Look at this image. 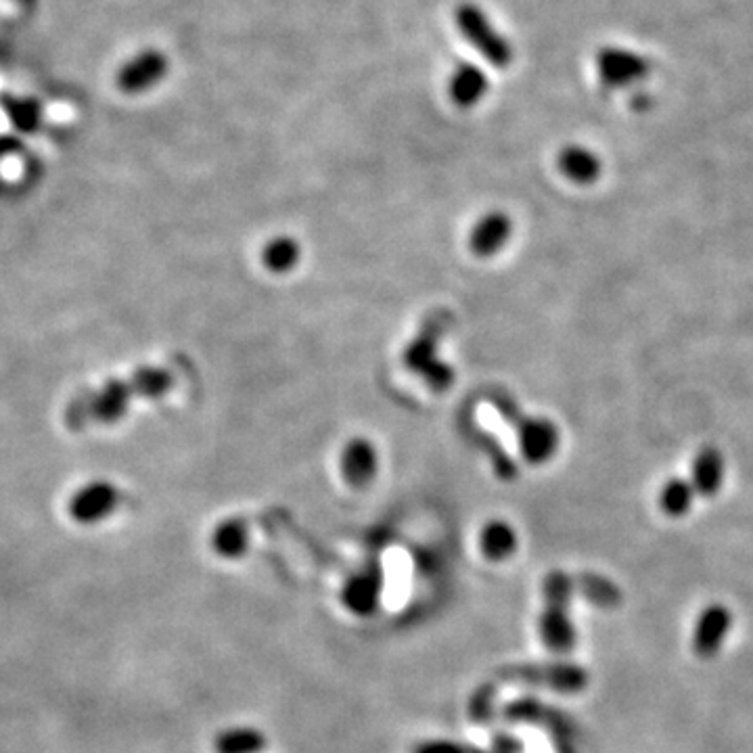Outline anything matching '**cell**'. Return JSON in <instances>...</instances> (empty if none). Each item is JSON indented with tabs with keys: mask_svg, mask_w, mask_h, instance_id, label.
Masks as SVG:
<instances>
[{
	"mask_svg": "<svg viewBox=\"0 0 753 753\" xmlns=\"http://www.w3.org/2000/svg\"><path fill=\"white\" fill-rule=\"evenodd\" d=\"M173 387V375L162 369H141L126 379L107 381L103 387L72 400L65 410V425L74 432L90 425L116 423L132 398H159Z\"/></svg>",
	"mask_w": 753,
	"mask_h": 753,
	"instance_id": "6da1fadb",
	"label": "cell"
},
{
	"mask_svg": "<svg viewBox=\"0 0 753 753\" xmlns=\"http://www.w3.org/2000/svg\"><path fill=\"white\" fill-rule=\"evenodd\" d=\"M574 590L576 582L565 572H551L545 579L540 637L554 653H567L576 647V628L570 617V601Z\"/></svg>",
	"mask_w": 753,
	"mask_h": 753,
	"instance_id": "7a4b0ae2",
	"label": "cell"
},
{
	"mask_svg": "<svg viewBox=\"0 0 753 753\" xmlns=\"http://www.w3.org/2000/svg\"><path fill=\"white\" fill-rule=\"evenodd\" d=\"M450 324L448 312H435L423 322L417 337L405 352V365L417 375L423 376L434 392H446L455 383V371L439 360L437 344L442 333Z\"/></svg>",
	"mask_w": 753,
	"mask_h": 753,
	"instance_id": "3957f363",
	"label": "cell"
},
{
	"mask_svg": "<svg viewBox=\"0 0 753 753\" xmlns=\"http://www.w3.org/2000/svg\"><path fill=\"white\" fill-rule=\"evenodd\" d=\"M455 24L469 42L496 69H509L515 59L509 38L494 26L490 15L475 2H461L455 11Z\"/></svg>",
	"mask_w": 753,
	"mask_h": 753,
	"instance_id": "277c9868",
	"label": "cell"
},
{
	"mask_svg": "<svg viewBox=\"0 0 753 753\" xmlns=\"http://www.w3.org/2000/svg\"><path fill=\"white\" fill-rule=\"evenodd\" d=\"M498 408L505 419L518 430L523 459L529 464L551 461L561 444L559 427L545 417H523L522 410L507 398L498 400Z\"/></svg>",
	"mask_w": 753,
	"mask_h": 753,
	"instance_id": "5b68a950",
	"label": "cell"
},
{
	"mask_svg": "<svg viewBox=\"0 0 753 753\" xmlns=\"http://www.w3.org/2000/svg\"><path fill=\"white\" fill-rule=\"evenodd\" d=\"M502 680L545 687L563 695H574L586 689L588 672L574 664H525L505 667L498 672Z\"/></svg>",
	"mask_w": 753,
	"mask_h": 753,
	"instance_id": "8992f818",
	"label": "cell"
},
{
	"mask_svg": "<svg viewBox=\"0 0 753 753\" xmlns=\"http://www.w3.org/2000/svg\"><path fill=\"white\" fill-rule=\"evenodd\" d=\"M595 69L608 88H633L649 78L651 63L630 49L603 47L595 55Z\"/></svg>",
	"mask_w": 753,
	"mask_h": 753,
	"instance_id": "52a82bcc",
	"label": "cell"
},
{
	"mask_svg": "<svg viewBox=\"0 0 753 753\" xmlns=\"http://www.w3.org/2000/svg\"><path fill=\"white\" fill-rule=\"evenodd\" d=\"M170 74V59L159 49H145L117 69L116 85L124 94H143L164 82Z\"/></svg>",
	"mask_w": 753,
	"mask_h": 753,
	"instance_id": "ba28073f",
	"label": "cell"
},
{
	"mask_svg": "<svg viewBox=\"0 0 753 753\" xmlns=\"http://www.w3.org/2000/svg\"><path fill=\"white\" fill-rule=\"evenodd\" d=\"M119 505V493L110 482H92L74 494L69 502L72 520L85 525L103 522Z\"/></svg>",
	"mask_w": 753,
	"mask_h": 753,
	"instance_id": "9c48e42d",
	"label": "cell"
},
{
	"mask_svg": "<svg viewBox=\"0 0 753 753\" xmlns=\"http://www.w3.org/2000/svg\"><path fill=\"white\" fill-rule=\"evenodd\" d=\"M446 92L459 110H473L490 92V76L480 65L461 61L446 80Z\"/></svg>",
	"mask_w": 753,
	"mask_h": 753,
	"instance_id": "30bf717a",
	"label": "cell"
},
{
	"mask_svg": "<svg viewBox=\"0 0 753 753\" xmlns=\"http://www.w3.org/2000/svg\"><path fill=\"white\" fill-rule=\"evenodd\" d=\"M732 626V613L714 603L703 609L697 617L695 633H693V651L699 660H714L723 644H725L728 630Z\"/></svg>",
	"mask_w": 753,
	"mask_h": 753,
	"instance_id": "8fae6325",
	"label": "cell"
},
{
	"mask_svg": "<svg viewBox=\"0 0 753 753\" xmlns=\"http://www.w3.org/2000/svg\"><path fill=\"white\" fill-rule=\"evenodd\" d=\"M513 222L505 212H488L473 227L471 232V252L480 258H493L511 239Z\"/></svg>",
	"mask_w": 753,
	"mask_h": 753,
	"instance_id": "7c38bea8",
	"label": "cell"
},
{
	"mask_svg": "<svg viewBox=\"0 0 753 753\" xmlns=\"http://www.w3.org/2000/svg\"><path fill=\"white\" fill-rule=\"evenodd\" d=\"M557 168L570 182L579 187H590L603 175L601 157L584 145L563 146L557 155Z\"/></svg>",
	"mask_w": 753,
	"mask_h": 753,
	"instance_id": "4fadbf2b",
	"label": "cell"
},
{
	"mask_svg": "<svg viewBox=\"0 0 753 753\" xmlns=\"http://www.w3.org/2000/svg\"><path fill=\"white\" fill-rule=\"evenodd\" d=\"M726 477L725 455L716 446H703L697 450L691 463V484L699 496L712 498L723 490Z\"/></svg>",
	"mask_w": 753,
	"mask_h": 753,
	"instance_id": "5bb4252c",
	"label": "cell"
},
{
	"mask_svg": "<svg viewBox=\"0 0 753 753\" xmlns=\"http://www.w3.org/2000/svg\"><path fill=\"white\" fill-rule=\"evenodd\" d=\"M376 467H379V459H376L375 446L369 439L354 437L352 442H348L342 455V473L349 486L367 488L375 480Z\"/></svg>",
	"mask_w": 753,
	"mask_h": 753,
	"instance_id": "9a60e30c",
	"label": "cell"
},
{
	"mask_svg": "<svg viewBox=\"0 0 753 753\" xmlns=\"http://www.w3.org/2000/svg\"><path fill=\"white\" fill-rule=\"evenodd\" d=\"M381 579L376 572H365L349 579L344 588V603L356 615H367L376 608Z\"/></svg>",
	"mask_w": 753,
	"mask_h": 753,
	"instance_id": "2e32d148",
	"label": "cell"
},
{
	"mask_svg": "<svg viewBox=\"0 0 753 753\" xmlns=\"http://www.w3.org/2000/svg\"><path fill=\"white\" fill-rule=\"evenodd\" d=\"M695 496V488L689 480L669 477L660 490V509L664 511V515L672 518V520L685 518L691 511Z\"/></svg>",
	"mask_w": 753,
	"mask_h": 753,
	"instance_id": "e0dca14e",
	"label": "cell"
},
{
	"mask_svg": "<svg viewBox=\"0 0 753 753\" xmlns=\"http://www.w3.org/2000/svg\"><path fill=\"white\" fill-rule=\"evenodd\" d=\"M480 547L486 559L505 561L518 549V534L507 522H490L482 529Z\"/></svg>",
	"mask_w": 753,
	"mask_h": 753,
	"instance_id": "ac0fdd59",
	"label": "cell"
},
{
	"mask_svg": "<svg viewBox=\"0 0 753 753\" xmlns=\"http://www.w3.org/2000/svg\"><path fill=\"white\" fill-rule=\"evenodd\" d=\"M212 547L220 557L239 559L247 551V527L239 520L222 522L212 534Z\"/></svg>",
	"mask_w": 753,
	"mask_h": 753,
	"instance_id": "d6986e66",
	"label": "cell"
},
{
	"mask_svg": "<svg viewBox=\"0 0 753 753\" xmlns=\"http://www.w3.org/2000/svg\"><path fill=\"white\" fill-rule=\"evenodd\" d=\"M266 745V739L256 728H231L216 737L214 752L216 753H260Z\"/></svg>",
	"mask_w": 753,
	"mask_h": 753,
	"instance_id": "ffe728a7",
	"label": "cell"
},
{
	"mask_svg": "<svg viewBox=\"0 0 753 753\" xmlns=\"http://www.w3.org/2000/svg\"><path fill=\"white\" fill-rule=\"evenodd\" d=\"M574 582H576V590H579L597 608H617L622 601V592L617 590V586L603 576L582 574Z\"/></svg>",
	"mask_w": 753,
	"mask_h": 753,
	"instance_id": "44dd1931",
	"label": "cell"
},
{
	"mask_svg": "<svg viewBox=\"0 0 753 753\" xmlns=\"http://www.w3.org/2000/svg\"><path fill=\"white\" fill-rule=\"evenodd\" d=\"M299 261V245L291 237H277L261 250V264L270 272H290Z\"/></svg>",
	"mask_w": 753,
	"mask_h": 753,
	"instance_id": "7402d4cb",
	"label": "cell"
},
{
	"mask_svg": "<svg viewBox=\"0 0 753 753\" xmlns=\"http://www.w3.org/2000/svg\"><path fill=\"white\" fill-rule=\"evenodd\" d=\"M522 743L515 741L509 735H498L494 739L493 750L484 752L480 748H471L463 743H450V741H427L421 743L419 748H414L412 753H522Z\"/></svg>",
	"mask_w": 753,
	"mask_h": 753,
	"instance_id": "603a6c76",
	"label": "cell"
},
{
	"mask_svg": "<svg viewBox=\"0 0 753 753\" xmlns=\"http://www.w3.org/2000/svg\"><path fill=\"white\" fill-rule=\"evenodd\" d=\"M2 107L7 112V116L11 119V124L22 130V132H34L40 126L42 119V110L34 99H13V97H4L2 99Z\"/></svg>",
	"mask_w": 753,
	"mask_h": 753,
	"instance_id": "cb8c5ba5",
	"label": "cell"
},
{
	"mask_svg": "<svg viewBox=\"0 0 753 753\" xmlns=\"http://www.w3.org/2000/svg\"><path fill=\"white\" fill-rule=\"evenodd\" d=\"M494 689L484 685L469 703V716L477 725H488L493 720Z\"/></svg>",
	"mask_w": 753,
	"mask_h": 753,
	"instance_id": "d4e9b609",
	"label": "cell"
}]
</instances>
